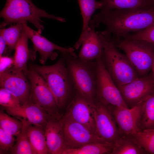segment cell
I'll list each match as a JSON object with an SVG mask.
<instances>
[{
    "instance_id": "obj_1",
    "label": "cell",
    "mask_w": 154,
    "mask_h": 154,
    "mask_svg": "<svg viewBox=\"0 0 154 154\" xmlns=\"http://www.w3.org/2000/svg\"><path fill=\"white\" fill-rule=\"evenodd\" d=\"M102 23L105 31L114 37H122L139 32L154 25V7L149 9H115L100 11L93 16L89 24L98 27Z\"/></svg>"
},
{
    "instance_id": "obj_19",
    "label": "cell",
    "mask_w": 154,
    "mask_h": 154,
    "mask_svg": "<svg viewBox=\"0 0 154 154\" xmlns=\"http://www.w3.org/2000/svg\"><path fill=\"white\" fill-rule=\"evenodd\" d=\"M82 17L83 26L80 37L74 47L78 49L82 44L89 27L91 18L97 9H102L103 3L101 1L96 0H77Z\"/></svg>"
},
{
    "instance_id": "obj_26",
    "label": "cell",
    "mask_w": 154,
    "mask_h": 154,
    "mask_svg": "<svg viewBox=\"0 0 154 154\" xmlns=\"http://www.w3.org/2000/svg\"><path fill=\"white\" fill-rule=\"evenodd\" d=\"M23 30L22 23L11 24L8 28L0 29V35L4 38L8 48V55L15 49Z\"/></svg>"
},
{
    "instance_id": "obj_12",
    "label": "cell",
    "mask_w": 154,
    "mask_h": 154,
    "mask_svg": "<svg viewBox=\"0 0 154 154\" xmlns=\"http://www.w3.org/2000/svg\"><path fill=\"white\" fill-rule=\"evenodd\" d=\"M62 119L67 149L76 148L89 143L102 142L95 134L66 114Z\"/></svg>"
},
{
    "instance_id": "obj_7",
    "label": "cell",
    "mask_w": 154,
    "mask_h": 154,
    "mask_svg": "<svg viewBox=\"0 0 154 154\" xmlns=\"http://www.w3.org/2000/svg\"><path fill=\"white\" fill-rule=\"evenodd\" d=\"M27 76L30 86V100L50 117L61 119L62 115L59 113L55 97L44 79L31 68Z\"/></svg>"
},
{
    "instance_id": "obj_24",
    "label": "cell",
    "mask_w": 154,
    "mask_h": 154,
    "mask_svg": "<svg viewBox=\"0 0 154 154\" xmlns=\"http://www.w3.org/2000/svg\"><path fill=\"white\" fill-rule=\"evenodd\" d=\"M114 146L102 142L89 143L80 147L67 149L62 154H111Z\"/></svg>"
},
{
    "instance_id": "obj_25",
    "label": "cell",
    "mask_w": 154,
    "mask_h": 154,
    "mask_svg": "<svg viewBox=\"0 0 154 154\" xmlns=\"http://www.w3.org/2000/svg\"><path fill=\"white\" fill-rule=\"evenodd\" d=\"M21 121L23 124L22 129L16 135L15 144L10 153L13 154H35L27 133V128L30 123L25 119Z\"/></svg>"
},
{
    "instance_id": "obj_21",
    "label": "cell",
    "mask_w": 154,
    "mask_h": 154,
    "mask_svg": "<svg viewBox=\"0 0 154 154\" xmlns=\"http://www.w3.org/2000/svg\"><path fill=\"white\" fill-rule=\"evenodd\" d=\"M29 38L24 29L21 36L15 48L14 56V66L23 71L27 75L29 70L27 67L28 61L31 58V51H29L28 45Z\"/></svg>"
},
{
    "instance_id": "obj_18",
    "label": "cell",
    "mask_w": 154,
    "mask_h": 154,
    "mask_svg": "<svg viewBox=\"0 0 154 154\" xmlns=\"http://www.w3.org/2000/svg\"><path fill=\"white\" fill-rule=\"evenodd\" d=\"M95 27L90 24L88 31L82 43L78 57L89 62L95 61L101 57L103 48L102 42Z\"/></svg>"
},
{
    "instance_id": "obj_15",
    "label": "cell",
    "mask_w": 154,
    "mask_h": 154,
    "mask_svg": "<svg viewBox=\"0 0 154 154\" xmlns=\"http://www.w3.org/2000/svg\"><path fill=\"white\" fill-rule=\"evenodd\" d=\"M6 113L21 120L25 119L30 123L45 129L48 120L51 118L38 106L30 100L26 104L14 108L3 107Z\"/></svg>"
},
{
    "instance_id": "obj_5",
    "label": "cell",
    "mask_w": 154,
    "mask_h": 154,
    "mask_svg": "<svg viewBox=\"0 0 154 154\" xmlns=\"http://www.w3.org/2000/svg\"><path fill=\"white\" fill-rule=\"evenodd\" d=\"M65 58L68 71L77 92L90 101H96L97 77L95 61L79 58L75 53L61 52Z\"/></svg>"
},
{
    "instance_id": "obj_2",
    "label": "cell",
    "mask_w": 154,
    "mask_h": 154,
    "mask_svg": "<svg viewBox=\"0 0 154 154\" xmlns=\"http://www.w3.org/2000/svg\"><path fill=\"white\" fill-rule=\"evenodd\" d=\"M103 46L101 58L108 73L118 87L139 77L129 59L119 52L110 34L97 32Z\"/></svg>"
},
{
    "instance_id": "obj_8",
    "label": "cell",
    "mask_w": 154,
    "mask_h": 154,
    "mask_svg": "<svg viewBox=\"0 0 154 154\" xmlns=\"http://www.w3.org/2000/svg\"><path fill=\"white\" fill-rule=\"evenodd\" d=\"M97 77V89L95 102L107 106L129 108L125 102L118 87L106 70L101 57L95 61Z\"/></svg>"
},
{
    "instance_id": "obj_13",
    "label": "cell",
    "mask_w": 154,
    "mask_h": 154,
    "mask_svg": "<svg viewBox=\"0 0 154 154\" xmlns=\"http://www.w3.org/2000/svg\"><path fill=\"white\" fill-rule=\"evenodd\" d=\"M142 102L130 108L107 106L113 115L121 135H132L142 130Z\"/></svg>"
},
{
    "instance_id": "obj_29",
    "label": "cell",
    "mask_w": 154,
    "mask_h": 154,
    "mask_svg": "<svg viewBox=\"0 0 154 154\" xmlns=\"http://www.w3.org/2000/svg\"><path fill=\"white\" fill-rule=\"evenodd\" d=\"M23 127L21 121L10 116L2 109L0 111V127L8 134L15 136L21 131Z\"/></svg>"
},
{
    "instance_id": "obj_20",
    "label": "cell",
    "mask_w": 154,
    "mask_h": 154,
    "mask_svg": "<svg viewBox=\"0 0 154 154\" xmlns=\"http://www.w3.org/2000/svg\"><path fill=\"white\" fill-rule=\"evenodd\" d=\"M103 7L101 11L115 9H149L154 7L151 0H101Z\"/></svg>"
},
{
    "instance_id": "obj_34",
    "label": "cell",
    "mask_w": 154,
    "mask_h": 154,
    "mask_svg": "<svg viewBox=\"0 0 154 154\" xmlns=\"http://www.w3.org/2000/svg\"><path fill=\"white\" fill-rule=\"evenodd\" d=\"M9 49L6 42L3 37L0 36V57L7 53Z\"/></svg>"
},
{
    "instance_id": "obj_31",
    "label": "cell",
    "mask_w": 154,
    "mask_h": 154,
    "mask_svg": "<svg viewBox=\"0 0 154 154\" xmlns=\"http://www.w3.org/2000/svg\"><path fill=\"white\" fill-rule=\"evenodd\" d=\"M0 104L6 108H14L21 105L15 96L3 88L0 89Z\"/></svg>"
},
{
    "instance_id": "obj_17",
    "label": "cell",
    "mask_w": 154,
    "mask_h": 154,
    "mask_svg": "<svg viewBox=\"0 0 154 154\" xmlns=\"http://www.w3.org/2000/svg\"><path fill=\"white\" fill-rule=\"evenodd\" d=\"M45 135L48 154H62L67 149L62 118L49 119L45 129Z\"/></svg>"
},
{
    "instance_id": "obj_36",
    "label": "cell",
    "mask_w": 154,
    "mask_h": 154,
    "mask_svg": "<svg viewBox=\"0 0 154 154\" xmlns=\"http://www.w3.org/2000/svg\"><path fill=\"white\" fill-rule=\"evenodd\" d=\"M152 3H153V4L154 5V0H151Z\"/></svg>"
},
{
    "instance_id": "obj_23",
    "label": "cell",
    "mask_w": 154,
    "mask_h": 154,
    "mask_svg": "<svg viewBox=\"0 0 154 154\" xmlns=\"http://www.w3.org/2000/svg\"><path fill=\"white\" fill-rule=\"evenodd\" d=\"M148 154L134 141L131 135H121L111 154Z\"/></svg>"
},
{
    "instance_id": "obj_35",
    "label": "cell",
    "mask_w": 154,
    "mask_h": 154,
    "mask_svg": "<svg viewBox=\"0 0 154 154\" xmlns=\"http://www.w3.org/2000/svg\"><path fill=\"white\" fill-rule=\"evenodd\" d=\"M152 72L153 74V77L154 78V60L152 69Z\"/></svg>"
},
{
    "instance_id": "obj_27",
    "label": "cell",
    "mask_w": 154,
    "mask_h": 154,
    "mask_svg": "<svg viewBox=\"0 0 154 154\" xmlns=\"http://www.w3.org/2000/svg\"><path fill=\"white\" fill-rule=\"evenodd\" d=\"M142 104L141 129H154V92L143 101Z\"/></svg>"
},
{
    "instance_id": "obj_28",
    "label": "cell",
    "mask_w": 154,
    "mask_h": 154,
    "mask_svg": "<svg viewBox=\"0 0 154 154\" xmlns=\"http://www.w3.org/2000/svg\"><path fill=\"white\" fill-rule=\"evenodd\" d=\"M131 135L135 142L148 154H154V129H144Z\"/></svg>"
},
{
    "instance_id": "obj_33",
    "label": "cell",
    "mask_w": 154,
    "mask_h": 154,
    "mask_svg": "<svg viewBox=\"0 0 154 154\" xmlns=\"http://www.w3.org/2000/svg\"><path fill=\"white\" fill-rule=\"evenodd\" d=\"M14 58L7 56L0 57V74L14 65Z\"/></svg>"
},
{
    "instance_id": "obj_4",
    "label": "cell",
    "mask_w": 154,
    "mask_h": 154,
    "mask_svg": "<svg viewBox=\"0 0 154 154\" xmlns=\"http://www.w3.org/2000/svg\"><path fill=\"white\" fill-rule=\"evenodd\" d=\"M0 17L4 19L0 27L13 24L27 22L33 24L41 34L44 30L41 18L45 17L65 22V19L49 14L37 7L31 0H6L0 12Z\"/></svg>"
},
{
    "instance_id": "obj_6",
    "label": "cell",
    "mask_w": 154,
    "mask_h": 154,
    "mask_svg": "<svg viewBox=\"0 0 154 154\" xmlns=\"http://www.w3.org/2000/svg\"><path fill=\"white\" fill-rule=\"evenodd\" d=\"M112 38L116 46L124 52L139 77L148 75L154 60V44L141 40Z\"/></svg>"
},
{
    "instance_id": "obj_10",
    "label": "cell",
    "mask_w": 154,
    "mask_h": 154,
    "mask_svg": "<svg viewBox=\"0 0 154 154\" xmlns=\"http://www.w3.org/2000/svg\"><path fill=\"white\" fill-rule=\"evenodd\" d=\"M0 86L15 96L21 105L30 100V86L27 76L14 66L0 74Z\"/></svg>"
},
{
    "instance_id": "obj_14",
    "label": "cell",
    "mask_w": 154,
    "mask_h": 154,
    "mask_svg": "<svg viewBox=\"0 0 154 154\" xmlns=\"http://www.w3.org/2000/svg\"><path fill=\"white\" fill-rule=\"evenodd\" d=\"M94 103L77 92L75 97L69 104L66 114L95 134V123L93 111Z\"/></svg>"
},
{
    "instance_id": "obj_32",
    "label": "cell",
    "mask_w": 154,
    "mask_h": 154,
    "mask_svg": "<svg viewBox=\"0 0 154 154\" xmlns=\"http://www.w3.org/2000/svg\"><path fill=\"white\" fill-rule=\"evenodd\" d=\"M14 136L6 133L0 127V150L10 153L16 141V139Z\"/></svg>"
},
{
    "instance_id": "obj_11",
    "label": "cell",
    "mask_w": 154,
    "mask_h": 154,
    "mask_svg": "<svg viewBox=\"0 0 154 154\" xmlns=\"http://www.w3.org/2000/svg\"><path fill=\"white\" fill-rule=\"evenodd\" d=\"M117 87L127 106L130 108L154 92V78L151 72L146 76L139 77Z\"/></svg>"
},
{
    "instance_id": "obj_16",
    "label": "cell",
    "mask_w": 154,
    "mask_h": 154,
    "mask_svg": "<svg viewBox=\"0 0 154 154\" xmlns=\"http://www.w3.org/2000/svg\"><path fill=\"white\" fill-rule=\"evenodd\" d=\"M22 23L24 29L33 44L34 51H38L40 55L39 61L42 64H44L47 60L51 56L55 50L71 53H74L75 49L73 48H64L56 44L29 27L27 22Z\"/></svg>"
},
{
    "instance_id": "obj_9",
    "label": "cell",
    "mask_w": 154,
    "mask_h": 154,
    "mask_svg": "<svg viewBox=\"0 0 154 154\" xmlns=\"http://www.w3.org/2000/svg\"><path fill=\"white\" fill-rule=\"evenodd\" d=\"M93 111L95 134L101 141L114 146L121 134L112 112L108 106L97 102Z\"/></svg>"
},
{
    "instance_id": "obj_22",
    "label": "cell",
    "mask_w": 154,
    "mask_h": 154,
    "mask_svg": "<svg viewBox=\"0 0 154 154\" xmlns=\"http://www.w3.org/2000/svg\"><path fill=\"white\" fill-rule=\"evenodd\" d=\"M27 135L35 154H48L45 129L29 123L27 128Z\"/></svg>"
},
{
    "instance_id": "obj_3",
    "label": "cell",
    "mask_w": 154,
    "mask_h": 154,
    "mask_svg": "<svg viewBox=\"0 0 154 154\" xmlns=\"http://www.w3.org/2000/svg\"><path fill=\"white\" fill-rule=\"evenodd\" d=\"M60 59L50 66L31 64L45 80L55 98L59 109L66 104L73 92L77 93L73 80L67 68L64 58L61 53Z\"/></svg>"
},
{
    "instance_id": "obj_30",
    "label": "cell",
    "mask_w": 154,
    "mask_h": 154,
    "mask_svg": "<svg viewBox=\"0 0 154 154\" xmlns=\"http://www.w3.org/2000/svg\"><path fill=\"white\" fill-rule=\"evenodd\" d=\"M122 38L126 39L144 40L154 44V25L141 31L127 34Z\"/></svg>"
}]
</instances>
